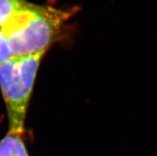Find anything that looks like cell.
<instances>
[{
    "label": "cell",
    "instance_id": "cell-1",
    "mask_svg": "<svg viewBox=\"0 0 157 156\" xmlns=\"http://www.w3.org/2000/svg\"><path fill=\"white\" fill-rule=\"evenodd\" d=\"M73 13L48 6L26 4L1 29L13 57L46 52Z\"/></svg>",
    "mask_w": 157,
    "mask_h": 156
},
{
    "label": "cell",
    "instance_id": "cell-2",
    "mask_svg": "<svg viewBox=\"0 0 157 156\" xmlns=\"http://www.w3.org/2000/svg\"><path fill=\"white\" fill-rule=\"evenodd\" d=\"M44 53L14 56L0 65V88L7 110L9 133L23 134L29 101Z\"/></svg>",
    "mask_w": 157,
    "mask_h": 156
},
{
    "label": "cell",
    "instance_id": "cell-3",
    "mask_svg": "<svg viewBox=\"0 0 157 156\" xmlns=\"http://www.w3.org/2000/svg\"><path fill=\"white\" fill-rule=\"evenodd\" d=\"M0 156H29L22 135L8 132L0 141Z\"/></svg>",
    "mask_w": 157,
    "mask_h": 156
},
{
    "label": "cell",
    "instance_id": "cell-4",
    "mask_svg": "<svg viewBox=\"0 0 157 156\" xmlns=\"http://www.w3.org/2000/svg\"><path fill=\"white\" fill-rule=\"evenodd\" d=\"M26 2L25 0H0V30Z\"/></svg>",
    "mask_w": 157,
    "mask_h": 156
},
{
    "label": "cell",
    "instance_id": "cell-5",
    "mask_svg": "<svg viewBox=\"0 0 157 156\" xmlns=\"http://www.w3.org/2000/svg\"><path fill=\"white\" fill-rule=\"evenodd\" d=\"M13 57L11 49L6 36L0 30V65Z\"/></svg>",
    "mask_w": 157,
    "mask_h": 156
}]
</instances>
